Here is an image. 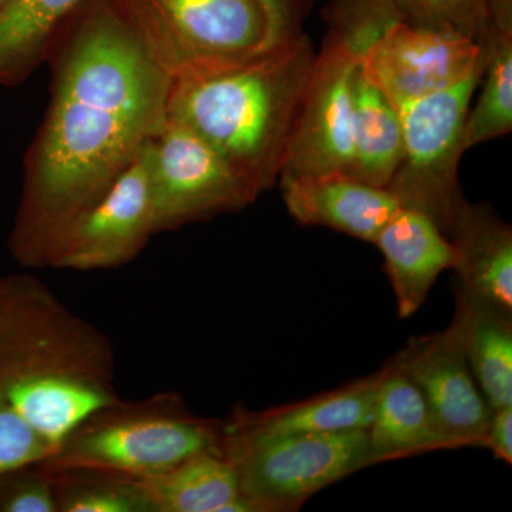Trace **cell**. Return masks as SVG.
Listing matches in <instances>:
<instances>
[{"label":"cell","instance_id":"8992f818","mask_svg":"<svg viewBox=\"0 0 512 512\" xmlns=\"http://www.w3.org/2000/svg\"><path fill=\"white\" fill-rule=\"evenodd\" d=\"M483 67L454 86L400 107L403 154L387 190L400 208L430 218L448 239L453 237L468 202L458 178L464 124L480 84Z\"/></svg>","mask_w":512,"mask_h":512},{"label":"cell","instance_id":"4316f807","mask_svg":"<svg viewBox=\"0 0 512 512\" xmlns=\"http://www.w3.org/2000/svg\"><path fill=\"white\" fill-rule=\"evenodd\" d=\"M268 20L271 45L303 35L316 0H258Z\"/></svg>","mask_w":512,"mask_h":512},{"label":"cell","instance_id":"9c48e42d","mask_svg":"<svg viewBox=\"0 0 512 512\" xmlns=\"http://www.w3.org/2000/svg\"><path fill=\"white\" fill-rule=\"evenodd\" d=\"M357 63L359 57L345 42L326 33L303 87L281 175H350Z\"/></svg>","mask_w":512,"mask_h":512},{"label":"cell","instance_id":"cb8c5ba5","mask_svg":"<svg viewBox=\"0 0 512 512\" xmlns=\"http://www.w3.org/2000/svg\"><path fill=\"white\" fill-rule=\"evenodd\" d=\"M404 20L426 28L448 29L483 45L490 26L491 0H384Z\"/></svg>","mask_w":512,"mask_h":512},{"label":"cell","instance_id":"2e32d148","mask_svg":"<svg viewBox=\"0 0 512 512\" xmlns=\"http://www.w3.org/2000/svg\"><path fill=\"white\" fill-rule=\"evenodd\" d=\"M456 284L512 316V229L487 205L468 204L450 238Z\"/></svg>","mask_w":512,"mask_h":512},{"label":"cell","instance_id":"5b68a950","mask_svg":"<svg viewBox=\"0 0 512 512\" xmlns=\"http://www.w3.org/2000/svg\"><path fill=\"white\" fill-rule=\"evenodd\" d=\"M222 434V454L252 512L301 510L319 491L373 466L366 430L266 437L222 426Z\"/></svg>","mask_w":512,"mask_h":512},{"label":"cell","instance_id":"6da1fadb","mask_svg":"<svg viewBox=\"0 0 512 512\" xmlns=\"http://www.w3.org/2000/svg\"><path fill=\"white\" fill-rule=\"evenodd\" d=\"M57 57L52 100L25 160L13 259L50 268L74 221L163 131L173 77L117 0H89Z\"/></svg>","mask_w":512,"mask_h":512},{"label":"cell","instance_id":"83f0119b","mask_svg":"<svg viewBox=\"0 0 512 512\" xmlns=\"http://www.w3.org/2000/svg\"><path fill=\"white\" fill-rule=\"evenodd\" d=\"M484 448L490 450L497 460L512 463V406L491 410Z\"/></svg>","mask_w":512,"mask_h":512},{"label":"cell","instance_id":"7402d4cb","mask_svg":"<svg viewBox=\"0 0 512 512\" xmlns=\"http://www.w3.org/2000/svg\"><path fill=\"white\" fill-rule=\"evenodd\" d=\"M89 0H8L0 6V86L22 83L39 66L60 25Z\"/></svg>","mask_w":512,"mask_h":512},{"label":"cell","instance_id":"277c9868","mask_svg":"<svg viewBox=\"0 0 512 512\" xmlns=\"http://www.w3.org/2000/svg\"><path fill=\"white\" fill-rule=\"evenodd\" d=\"M222 436V420L192 413L180 394L157 393L141 402L120 399L90 414L40 464L49 471L144 480L205 451L222 453Z\"/></svg>","mask_w":512,"mask_h":512},{"label":"cell","instance_id":"44dd1931","mask_svg":"<svg viewBox=\"0 0 512 512\" xmlns=\"http://www.w3.org/2000/svg\"><path fill=\"white\" fill-rule=\"evenodd\" d=\"M480 96L464 124L466 150L510 133L512 128V0H491L483 42Z\"/></svg>","mask_w":512,"mask_h":512},{"label":"cell","instance_id":"e0dca14e","mask_svg":"<svg viewBox=\"0 0 512 512\" xmlns=\"http://www.w3.org/2000/svg\"><path fill=\"white\" fill-rule=\"evenodd\" d=\"M366 431L373 464L448 450L419 387L392 360L382 367Z\"/></svg>","mask_w":512,"mask_h":512},{"label":"cell","instance_id":"5bb4252c","mask_svg":"<svg viewBox=\"0 0 512 512\" xmlns=\"http://www.w3.org/2000/svg\"><path fill=\"white\" fill-rule=\"evenodd\" d=\"M373 245L382 252L403 319L419 311L437 278L456 264L450 239L426 215L407 208L396 211Z\"/></svg>","mask_w":512,"mask_h":512},{"label":"cell","instance_id":"8fae6325","mask_svg":"<svg viewBox=\"0 0 512 512\" xmlns=\"http://www.w3.org/2000/svg\"><path fill=\"white\" fill-rule=\"evenodd\" d=\"M148 144L109 190L67 229L50 268L80 272L116 269L130 264L147 247L156 235Z\"/></svg>","mask_w":512,"mask_h":512},{"label":"cell","instance_id":"d6986e66","mask_svg":"<svg viewBox=\"0 0 512 512\" xmlns=\"http://www.w3.org/2000/svg\"><path fill=\"white\" fill-rule=\"evenodd\" d=\"M456 329L471 373L491 409L512 406V316L454 284Z\"/></svg>","mask_w":512,"mask_h":512},{"label":"cell","instance_id":"ac0fdd59","mask_svg":"<svg viewBox=\"0 0 512 512\" xmlns=\"http://www.w3.org/2000/svg\"><path fill=\"white\" fill-rule=\"evenodd\" d=\"M136 481L150 512H252L234 464L220 451H205Z\"/></svg>","mask_w":512,"mask_h":512},{"label":"cell","instance_id":"52a82bcc","mask_svg":"<svg viewBox=\"0 0 512 512\" xmlns=\"http://www.w3.org/2000/svg\"><path fill=\"white\" fill-rule=\"evenodd\" d=\"M171 77L237 63L271 45L258 0H117Z\"/></svg>","mask_w":512,"mask_h":512},{"label":"cell","instance_id":"f1b7e54d","mask_svg":"<svg viewBox=\"0 0 512 512\" xmlns=\"http://www.w3.org/2000/svg\"><path fill=\"white\" fill-rule=\"evenodd\" d=\"M6 2H8V0H0V6H2L3 3H6Z\"/></svg>","mask_w":512,"mask_h":512},{"label":"cell","instance_id":"7a4b0ae2","mask_svg":"<svg viewBox=\"0 0 512 512\" xmlns=\"http://www.w3.org/2000/svg\"><path fill=\"white\" fill-rule=\"evenodd\" d=\"M120 400L107 336L29 274H0V403L53 454L90 414Z\"/></svg>","mask_w":512,"mask_h":512},{"label":"cell","instance_id":"ba28073f","mask_svg":"<svg viewBox=\"0 0 512 512\" xmlns=\"http://www.w3.org/2000/svg\"><path fill=\"white\" fill-rule=\"evenodd\" d=\"M148 160L156 235L244 210L261 195L214 148L170 120L148 144Z\"/></svg>","mask_w":512,"mask_h":512},{"label":"cell","instance_id":"30bf717a","mask_svg":"<svg viewBox=\"0 0 512 512\" xmlns=\"http://www.w3.org/2000/svg\"><path fill=\"white\" fill-rule=\"evenodd\" d=\"M483 60V46L471 37L399 20L377 37L359 64L399 110L461 82L481 69Z\"/></svg>","mask_w":512,"mask_h":512},{"label":"cell","instance_id":"484cf974","mask_svg":"<svg viewBox=\"0 0 512 512\" xmlns=\"http://www.w3.org/2000/svg\"><path fill=\"white\" fill-rule=\"evenodd\" d=\"M53 448L19 414L0 403V477L49 460Z\"/></svg>","mask_w":512,"mask_h":512},{"label":"cell","instance_id":"9a60e30c","mask_svg":"<svg viewBox=\"0 0 512 512\" xmlns=\"http://www.w3.org/2000/svg\"><path fill=\"white\" fill-rule=\"evenodd\" d=\"M380 380L382 369L302 402L262 412L238 406L227 420H222V426L231 433L266 437L366 430L372 420Z\"/></svg>","mask_w":512,"mask_h":512},{"label":"cell","instance_id":"4fadbf2b","mask_svg":"<svg viewBox=\"0 0 512 512\" xmlns=\"http://www.w3.org/2000/svg\"><path fill=\"white\" fill-rule=\"evenodd\" d=\"M276 185L286 210L299 224L333 229L370 244L400 208L387 188L350 175H281Z\"/></svg>","mask_w":512,"mask_h":512},{"label":"cell","instance_id":"3957f363","mask_svg":"<svg viewBox=\"0 0 512 512\" xmlns=\"http://www.w3.org/2000/svg\"><path fill=\"white\" fill-rule=\"evenodd\" d=\"M315 55L303 33L242 62L178 74L168 120L197 134L262 194L278 184Z\"/></svg>","mask_w":512,"mask_h":512},{"label":"cell","instance_id":"603a6c76","mask_svg":"<svg viewBox=\"0 0 512 512\" xmlns=\"http://www.w3.org/2000/svg\"><path fill=\"white\" fill-rule=\"evenodd\" d=\"M49 473L59 512H150L136 480L89 470Z\"/></svg>","mask_w":512,"mask_h":512},{"label":"cell","instance_id":"7c38bea8","mask_svg":"<svg viewBox=\"0 0 512 512\" xmlns=\"http://www.w3.org/2000/svg\"><path fill=\"white\" fill-rule=\"evenodd\" d=\"M390 360L419 387L448 450L484 447L493 409L451 323L443 332L410 339Z\"/></svg>","mask_w":512,"mask_h":512},{"label":"cell","instance_id":"ffe728a7","mask_svg":"<svg viewBox=\"0 0 512 512\" xmlns=\"http://www.w3.org/2000/svg\"><path fill=\"white\" fill-rule=\"evenodd\" d=\"M353 165L350 177L386 188L403 154L399 110L370 82L357 63L352 80Z\"/></svg>","mask_w":512,"mask_h":512},{"label":"cell","instance_id":"d4e9b609","mask_svg":"<svg viewBox=\"0 0 512 512\" xmlns=\"http://www.w3.org/2000/svg\"><path fill=\"white\" fill-rule=\"evenodd\" d=\"M0 512H59L53 474L42 464L3 474L0 477Z\"/></svg>","mask_w":512,"mask_h":512}]
</instances>
